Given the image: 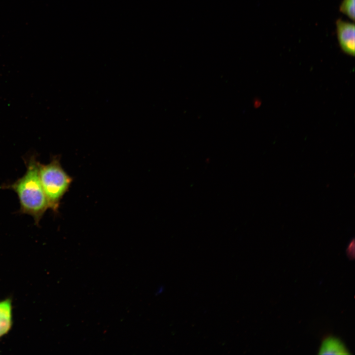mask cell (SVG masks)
<instances>
[{"label":"cell","mask_w":355,"mask_h":355,"mask_svg":"<svg viewBox=\"0 0 355 355\" xmlns=\"http://www.w3.org/2000/svg\"><path fill=\"white\" fill-rule=\"evenodd\" d=\"M27 170L24 175L3 188L10 189L17 194L20 213L33 217L36 225L48 208L47 199L39 175L38 163L35 155L25 160Z\"/></svg>","instance_id":"1"},{"label":"cell","mask_w":355,"mask_h":355,"mask_svg":"<svg viewBox=\"0 0 355 355\" xmlns=\"http://www.w3.org/2000/svg\"><path fill=\"white\" fill-rule=\"evenodd\" d=\"M38 171L48 208L56 212L59 209L61 199L70 188L72 179L63 169L60 158L57 156L53 157L47 164L39 162Z\"/></svg>","instance_id":"2"},{"label":"cell","mask_w":355,"mask_h":355,"mask_svg":"<svg viewBox=\"0 0 355 355\" xmlns=\"http://www.w3.org/2000/svg\"><path fill=\"white\" fill-rule=\"evenodd\" d=\"M336 32L339 45L347 54L354 56L355 51V27L354 24L342 21L336 22Z\"/></svg>","instance_id":"3"},{"label":"cell","mask_w":355,"mask_h":355,"mask_svg":"<svg viewBox=\"0 0 355 355\" xmlns=\"http://www.w3.org/2000/svg\"><path fill=\"white\" fill-rule=\"evenodd\" d=\"M12 323L11 301L7 299L0 302V337L7 333Z\"/></svg>","instance_id":"4"},{"label":"cell","mask_w":355,"mask_h":355,"mask_svg":"<svg viewBox=\"0 0 355 355\" xmlns=\"http://www.w3.org/2000/svg\"><path fill=\"white\" fill-rule=\"evenodd\" d=\"M320 355H349L350 353L343 343L334 337H328L322 343Z\"/></svg>","instance_id":"5"},{"label":"cell","mask_w":355,"mask_h":355,"mask_svg":"<svg viewBox=\"0 0 355 355\" xmlns=\"http://www.w3.org/2000/svg\"><path fill=\"white\" fill-rule=\"evenodd\" d=\"M355 0H343L339 7L340 11L353 21L355 20Z\"/></svg>","instance_id":"6"},{"label":"cell","mask_w":355,"mask_h":355,"mask_svg":"<svg viewBox=\"0 0 355 355\" xmlns=\"http://www.w3.org/2000/svg\"><path fill=\"white\" fill-rule=\"evenodd\" d=\"M354 248H355V241L354 239H353L350 243L348 248H347V252L348 254L349 255V256H354Z\"/></svg>","instance_id":"7"},{"label":"cell","mask_w":355,"mask_h":355,"mask_svg":"<svg viewBox=\"0 0 355 355\" xmlns=\"http://www.w3.org/2000/svg\"><path fill=\"white\" fill-rule=\"evenodd\" d=\"M163 287L161 286V287L159 288L157 290V291H156V294H159L162 293V292H163Z\"/></svg>","instance_id":"8"}]
</instances>
